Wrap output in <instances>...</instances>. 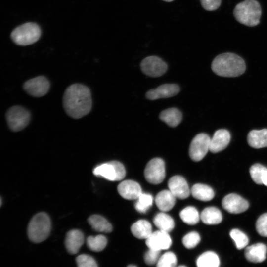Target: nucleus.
Listing matches in <instances>:
<instances>
[{
  "label": "nucleus",
  "instance_id": "79ce46f5",
  "mask_svg": "<svg viewBox=\"0 0 267 267\" xmlns=\"http://www.w3.org/2000/svg\"><path fill=\"white\" fill-rule=\"evenodd\" d=\"M128 267H136V266H135V265H130L128 266Z\"/></svg>",
  "mask_w": 267,
  "mask_h": 267
},
{
  "label": "nucleus",
  "instance_id": "c85d7f7f",
  "mask_svg": "<svg viewBox=\"0 0 267 267\" xmlns=\"http://www.w3.org/2000/svg\"><path fill=\"white\" fill-rule=\"evenodd\" d=\"M179 216L183 222L189 225L196 224L199 222L200 218L197 210L192 206H188L184 208L180 212Z\"/></svg>",
  "mask_w": 267,
  "mask_h": 267
},
{
  "label": "nucleus",
  "instance_id": "2eb2a0df",
  "mask_svg": "<svg viewBox=\"0 0 267 267\" xmlns=\"http://www.w3.org/2000/svg\"><path fill=\"white\" fill-rule=\"evenodd\" d=\"M119 194L127 200H136L142 193L140 185L135 181L126 180L122 181L118 186Z\"/></svg>",
  "mask_w": 267,
  "mask_h": 267
},
{
  "label": "nucleus",
  "instance_id": "e433bc0d",
  "mask_svg": "<svg viewBox=\"0 0 267 267\" xmlns=\"http://www.w3.org/2000/svg\"><path fill=\"white\" fill-rule=\"evenodd\" d=\"M258 233L263 237H267V213L261 215L256 222Z\"/></svg>",
  "mask_w": 267,
  "mask_h": 267
},
{
  "label": "nucleus",
  "instance_id": "1a4fd4ad",
  "mask_svg": "<svg viewBox=\"0 0 267 267\" xmlns=\"http://www.w3.org/2000/svg\"><path fill=\"white\" fill-rule=\"evenodd\" d=\"M140 68L145 75L152 77H158L166 73L168 66L166 63L160 57L150 56L142 60Z\"/></svg>",
  "mask_w": 267,
  "mask_h": 267
},
{
  "label": "nucleus",
  "instance_id": "0eeeda50",
  "mask_svg": "<svg viewBox=\"0 0 267 267\" xmlns=\"http://www.w3.org/2000/svg\"><path fill=\"white\" fill-rule=\"evenodd\" d=\"M144 177L146 180L153 184L161 183L165 177L164 161L160 158H155L150 160L144 170Z\"/></svg>",
  "mask_w": 267,
  "mask_h": 267
},
{
  "label": "nucleus",
  "instance_id": "4be33fe9",
  "mask_svg": "<svg viewBox=\"0 0 267 267\" xmlns=\"http://www.w3.org/2000/svg\"><path fill=\"white\" fill-rule=\"evenodd\" d=\"M133 235L140 239H147L152 233L150 223L145 220H140L134 223L131 227Z\"/></svg>",
  "mask_w": 267,
  "mask_h": 267
},
{
  "label": "nucleus",
  "instance_id": "7ed1b4c3",
  "mask_svg": "<svg viewBox=\"0 0 267 267\" xmlns=\"http://www.w3.org/2000/svg\"><path fill=\"white\" fill-rule=\"evenodd\" d=\"M262 10L259 3L256 0H245L237 4L233 14L240 23L254 27L260 23Z\"/></svg>",
  "mask_w": 267,
  "mask_h": 267
},
{
  "label": "nucleus",
  "instance_id": "f704fd0d",
  "mask_svg": "<svg viewBox=\"0 0 267 267\" xmlns=\"http://www.w3.org/2000/svg\"><path fill=\"white\" fill-rule=\"evenodd\" d=\"M200 241L199 234L195 232H190L186 234L182 238V242L183 245L187 249L194 248Z\"/></svg>",
  "mask_w": 267,
  "mask_h": 267
},
{
  "label": "nucleus",
  "instance_id": "393cba45",
  "mask_svg": "<svg viewBox=\"0 0 267 267\" xmlns=\"http://www.w3.org/2000/svg\"><path fill=\"white\" fill-rule=\"evenodd\" d=\"M160 119L170 127L177 126L181 122L182 114L176 108H171L162 111L159 115Z\"/></svg>",
  "mask_w": 267,
  "mask_h": 267
},
{
  "label": "nucleus",
  "instance_id": "ea45409f",
  "mask_svg": "<svg viewBox=\"0 0 267 267\" xmlns=\"http://www.w3.org/2000/svg\"><path fill=\"white\" fill-rule=\"evenodd\" d=\"M262 183L267 186V170L263 175L262 178Z\"/></svg>",
  "mask_w": 267,
  "mask_h": 267
},
{
  "label": "nucleus",
  "instance_id": "f257e3e1",
  "mask_svg": "<svg viewBox=\"0 0 267 267\" xmlns=\"http://www.w3.org/2000/svg\"><path fill=\"white\" fill-rule=\"evenodd\" d=\"M63 104L70 117L79 119L84 117L90 112L92 106L89 89L82 84L70 85L64 92Z\"/></svg>",
  "mask_w": 267,
  "mask_h": 267
},
{
  "label": "nucleus",
  "instance_id": "aec40b11",
  "mask_svg": "<svg viewBox=\"0 0 267 267\" xmlns=\"http://www.w3.org/2000/svg\"><path fill=\"white\" fill-rule=\"evenodd\" d=\"M176 197L169 190H164L159 192L155 199L157 207L163 212L171 210L174 206Z\"/></svg>",
  "mask_w": 267,
  "mask_h": 267
},
{
  "label": "nucleus",
  "instance_id": "4468645a",
  "mask_svg": "<svg viewBox=\"0 0 267 267\" xmlns=\"http://www.w3.org/2000/svg\"><path fill=\"white\" fill-rule=\"evenodd\" d=\"M179 89V86L176 84H164L148 91L146 96L150 100L169 98L177 94Z\"/></svg>",
  "mask_w": 267,
  "mask_h": 267
},
{
  "label": "nucleus",
  "instance_id": "c756f323",
  "mask_svg": "<svg viewBox=\"0 0 267 267\" xmlns=\"http://www.w3.org/2000/svg\"><path fill=\"white\" fill-rule=\"evenodd\" d=\"M107 243L106 238L102 235L89 236L87 239V245L93 251L99 252L103 250Z\"/></svg>",
  "mask_w": 267,
  "mask_h": 267
},
{
  "label": "nucleus",
  "instance_id": "a211bd4d",
  "mask_svg": "<svg viewBox=\"0 0 267 267\" xmlns=\"http://www.w3.org/2000/svg\"><path fill=\"white\" fill-rule=\"evenodd\" d=\"M93 173L95 176L101 177L110 181H118L116 161H112L97 166L94 168Z\"/></svg>",
  "mask_w": 267,
  "mask_h": 267
},
{
  "label": "nucleus",
  "instance_id": "ddd939ff",
  "mask_svg": "<svg viewBox=\"0 0 267 267\" xmlns=\"http://www.w3.org/2000/svg\"><path fill=\"white\" fill-rule=\"evenodd\" d=\"M169 189L177 198L184 199L190 195L189 189L187 181L180 176H175L171 178L168 182Z\"/></svg>",
  "mask_w": 267,
  "mask_h": 267
},
{
  "label": "nucleus",
  "instance_id": "f3484780",
  "mask_svg": "<svg viewBox=\"0 0 267 267\" xmlns=\"http://www.w3.org/2000/svg\"><path fill=\"white\" fill-rule=\"evenodd\" d=\"M84 237L83 233L79 230L73 229L66 234L65 244L69 253L72 254L77 253L84 243Z\"/></svg>",
  "mask_w": 267,
  "mask_h": 267
},
{
  "label": "nucleus",
  "instance_id": "cd10ccee",
  "mask_svg": "<svg viewBox=\"0 0 267 267\" xmlns=\"http://www.w3.org/2000/svg\"><path fill=\"white\" fill-rule=\"evenodd\" d=\"M196 265L198 267H218L220 265V260L215 252L207 251L198 257Z\"/></svg>",
  "mask_w": 267,
  "mask_h": 267
},
{
  "label": "nucleus",
  "instance_id": "7c9ffc66",
  "mask_svg": "<svg viewBox=\"0 0 267 267\" xmlns=\"http://www.w3.org/2000/svg\"><path fill=\"white\" fill-rule=\"evenodd\" d=\"M136 200L134 207L135 209L141 213H146L153 203V197L151 195L142 192Z\"/></svg>",
  "mask_w": 267,
  "mask_h": 267
},
{
  "label": "nucleus",
  "instance_id": "5701e85b",
  "mask_svg": "<svg viewBox=\"0 0 267 267\" xmlns=\"http://www.w3.org/2000/svg\"><path fill=\"white\" fill-rule=\"evenodd\" d=\"M191 193L194 198L202 201L212 200L215 195L211 187L201 183L194 184L191 189Z\"/></svg>",
  "mask_w": 267,
  "mask_h": 267
},
{
  "label": "nucleus",
  "instance_id": "c9c22d12",
  "mask_svg": "<svg viewBox=\"0 0 267 267\" xmlns=\"http://www.w3.org/2000/svg\"><path fill=\"white\" fill-rule=\"evenodd\" d=\"M76 263L79 267H97L95 260L90 256L81 254L76 258Z\"/></svg>",
  "mask_w": 267,
  "mask_h": 267
},
{
  "label": "nucleus",
  "instance_id": "58836bf2",
  "mask_svg": "<svg viewBox=\"0 0 267 267\" xmlns=\"http://www.w3.org/2000/svg\"><path fill=\"white\" fill-rule=\"evenodd\" d=\"M202 7L207 11H214L221 5V0H200Z\"/></svg>",
  "mask_w": 267,
  "mask_h": 267
},
{
  "label": "nucleus",
  "instance_id": "473e14b6",
  "mask_svg": "<svg viewBox=\"0 0 267 267\" xmlns=\"http://www.w3.org/2000/svg\"><path fill=\"white\" fill-rule=\"evenodd\" d=\"M177 263L175 254L172 252H167L159 258L156 266L158 267H173L176 265Z\"/></svg>",
  "mask_w": 267,
  "mask_h": 267
},
{
  "label": "nucleus",
  "instance_id": "2f4dec72",
  "mask_svg": "<svg viewBox=\"0 0 267 267\" xmlns=\"http://www.w3.org/2000/svg\"><path fill=\"white\" fill-rule=\"evenodd\" d=\"M230 236L235 242L236 248L242 249L245 247L249 242L247 235L238 229H233L230 232Z\"/></svg>",
  "mask_w": 267,
  "mask_h": 267
},
{
  "label": "nucleus",
  "instance_id": "20e7f679",
  "mask_svg": "<svg viewBox=\"0 0 267 267\" xmlns=\"http://www.w3.org/2000/svg\"><path fill=\"white\" fill-rule=\"evenodd\" d=\"M51 230V222L49 216L44 212L35 215L29 222L27 234L33 242L39 243L45 240Z\"/></svg>",
  "mask_w": 267,
  "mask_h": 267
},
{
  "label": "nucleus",
  "instance_id": "bb28decb",
  "mask_svg": "<svg viewBox=\"0 0 267 267\" xmlns=\"http://www.w3.org/2000/svg\"><path fill=\"white\" fill-rule=\"evenodd\" d=\"M153 222L159 230L169 232L175 226L173 219L165 213H158L154 217Z\"/></svg>",
  "mask_w": 267,
  "mask_h": 267
},
{
  "label": "nucleus",
  "instance_id": "72a5a7b5",
  "mask_svg": "<svg viewBox=\"0 0 267 267\" xmlns=\"http://www.w3.org/2000/svg\"><path fill=\"white\" fill-rule=\"evenodd\" d=\"M267 168L260 164L253 165L250 169V174L253 181L258 184H263L262 178Z\"/></svg>",
  "mask_w": 267,
  "mask_h": 267
},
{
  "label": "nucleus",
  "instance_id": "9b49d317",
  "mask_svg": "<svg viewBox=\"0 0 267 267\" xmlns=\"http://www.w3.org/2000/svg\"><path fill=\"white\" fill-rule=\"evenodd\" d=\"M222 206L224 209L231 214H239L246 211L249 203L240 195L230 193L226 195L222 200Z\"/></svg>",
  "mask_w": 267,
  "mask_h": 267
},
{
  "label": "nucleus",
  "instance_id": "9d476101",
  "mask_svg": "<svg viewBox=\"0 0 267 267\" xmlns=\"http://www.w3.org/2000/svg\"><path fill=\"white\" fill-rule=\"evenodd\" d=\"M23 87L29 95L39 97L47 93L50 88V84L46 78L41 76L26 81Z\"/></svg>",
  "mask_w": 267,
  "mask_h": 267
},
{
  "label": "nucleus",
  "instance_id": "b1692460",
  "mask_svg": "<svg viewBox=\"0 0 267 267\" xmlns=\"http://www.w3.org/2000/svg\"><path fill=\"white\" fill-rule=\"evenodd\" d=\"M200 219L203 223L209 225L217 224L222 220L221 211L216 207H208L201 212Z\"/></svg>",
  "mask_w": 267,
  "mask_h": 267
},
{
  "label": "nucleus",
  "instance_id": "423d86ee",
  "mask_svg": "<svg viewBox=\"0 0 267 267\" xmlns=\"http://www.w3.org/2000/svg\"><path fill=\"white\" fill-rule=\"evenodd\" d=\"M6 119L9 128L14 132L24 129L29 124L31 114L28 110L20 106H14L7 111Z\"/></svg>",
  "mask_w": 267,
  "mask_h": 267
},
{
  "label": "nucleus",
  "instance_id": "f8f14e48",
  "mask_svg": "<svg viewBox=\"0 0 267 267\" xmlns=\"http://www.w3.org/2000/svg\"><path fill=\"white\" fill-rule=\"evenodd\" d=\"M146 245L149 248L161 251L169 248L172 244V240L168 232L158 230L152 232L146 239Z\"/></svg>",
  "mask_w": 267,
  "mask_h": 267
},
{
  "label": "nucleus",
  "instance_id": "a19ab883",
  "mask_svg": "<svg viewBox=\"0 0 267 267\" xmlns=\"http://www.w3.org/2000/svg\"><path fill=\"white\" fill-rule=\"evenodd\" d=\"M165 1H166V2H171L172 1H173L174 0H163Z\"/></svg>",
  "mask_w": 267,
  "mask_h": 267
},
{
  "label": "nucleus",
  "instance_id": "6ab92c4d",
  "mask_svg": "<svg viewBox=\"0 0 267 267\" xmlns=\"http://www.w3.org/2000/svg\"><path fill=\"white\" fill-rule=\"evenodd\" d=\"M267 251V247L265 244L262 243H256L245 249V257L250 262L261 263L266 259Z\"/></svg>",
  "mask_w": 267,
  "mask_h": 267
},
{
  "label": "nucleus",
  "instance_id": "39448f33",
  "mask_svg": "<svg viewBox=\"0 0 267 267\" xmlns=\"http://www.w3.org/2000/svg\"><path fill=\"white\" fill-rule=\"evenodd\" d=\"M41 34V29L38 24L28 22L14 29L11 32V38L17 44L27 45L37 42Z\"/></svg>",
  "mask_w": 267,
  "mask_h": 267
},
{
  "label": "nucleus",
  "instance_id": "4c0bfd02",
  "mask_svg": "<svg viewBox=\"0 0 267 267\" xmlns=\"http://www.w3.org/2000/svg\"><path fill=\"white\" fill-rule=\"evenodd\" d=\"M160 252V251L149 249L144 256L145 263L148 265H153L157 263L159 259Z\"/></svg>",
  "mask_w": 267,
  "mask_h": 267
},
{
  "label": "nucleus",
  "instance_id": "a878e982",
  "mask_svg": "<svg viewBox=\"0 0 267 267\" xmlns=\"http://www.w3.org/2000/svg\"><path fill=\"white\" fill-rule=\"evenodd\" d=\"M88 222L91 227L97 232L109 233L112 230L110 223L100 215H91L89 218Z\"/></svg>",
  "mask_w": 267,
  "mask_h": 267
},
{
  "label": "nucleus",
  "instance_id": "412c9836",
  "mask_svg": "<svg viewBox=\"0 0 267 267\" xmlns=\"http://www.w3.org/2000/svg\"><path fill=\"white\" fill-rule=\"evenodd\" d=\"M248 144L254 148L267 147V129L251 131L247 135Z\"/></svg>",
  "mask_w": 267,
  "mask_h": 267
},
{
  "label": "nucleus",
  "instance_id": "f03ea898",
  "mask_svg": "<svg viewBox=\"0 0 267 267\" xmlns=\"http://www.w3.org/2000/svg\"><path fill=\"white\" fill-rule=\"evenodd\" d=\"M212 71L217 75L235 77L243 74L246 69L244 60L233 53H223L217 56L211 64Z\"/></svg>",
  "mask_w": 267,
  "mask_h": 267
},
{
  "label": "nucleus",
  "instance_id": "6e6552de",
  "mask_svg": "<svg viewBox=\"0 0 267 267\" xmlns=\"http://www.w3.org/2000/svg\"><path fill=\"white\" fill-rule=\"evenodd\" d=\"M211 138L204 133L197 134L191 142L189 154L194 161L201 160L209 150Z\"/></svg>",
  "mask_w": 267,
  "mask_h": 267
},
{
  "label": "nucleus",
  "instance_id": "dca6fc26",
  "mask_svg": "<svg viewBox=\"0 0 267 267\" xmlns=\"http://www.w3.org/2000/svg\"><path fill=\"white\" fill-rule=\"evenodd\" d=\"M230 133L225 129L216 131L210 139L209 150L212 153H217L224 150L230 140Z\"/></svg>",
  "mask_w": 267,
  "mask_h": 267
}]
</instances>
